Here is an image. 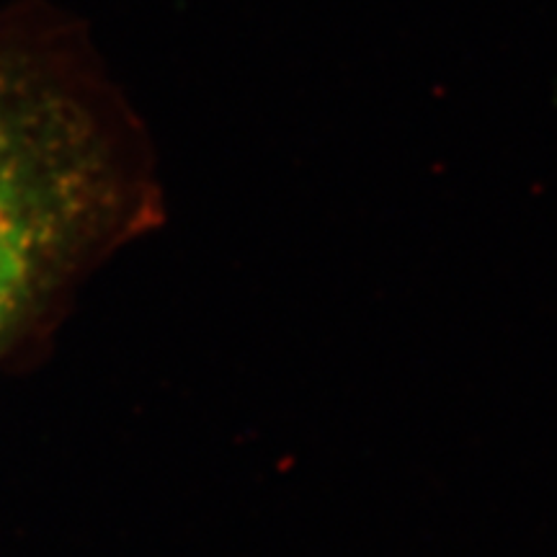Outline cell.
Instances as JSON below:
<instances>
[{
  "label": "cell",
  "mask_w": 557,
  "mask_h": 557,
  "mask_svg": "<svg viewBox=\"0 0 557 557\" xmlns=\"http://www.w3.org/2000/svg\"><path fill=\"white\" fill-rule=\"evenodd\" d=\"M101 194V143L83 109L0 50V331L60 269Z\"/></svg>",
  "instance_id": "obj_1"
}]
</instances>
